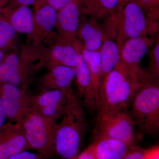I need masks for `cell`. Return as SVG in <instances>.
<instances>
[{
	"mask_svg": "<svg viewBox=\"0 0 159 159\" xmlns=\"http://www.w3.org/2000/svg\"><path fill=\"white\" fill-rule=\"evenodd\" d=\"M30 149L20 123L8 122L0 129V159L11 157Z\"/></svg>",
	"mask_w": 159,
	"mask_h": 159,
	"instance_id": "13",
	"label": "cell"
},
{
	"mask_svg": "<svg viewBox=\"0 0 159 159\" xmlns=\"http://www.w3.org/2000/svg\"><path fill=\"white\" fill-rule=\"evenodd\" d=\"M76 159H96L93 144L90 145L80 154L77 156Z\"/></svg>",
	"mask_w": 159,
	"mask_h": 159,
	"instance_id": "30",
	"label": "cell"
},
{
	"mask_svg": "<svg viewBox=\"0 0 159 159\" xmlns=\"http://www.w3.org/2000/svg\"><path fill=\"white\" fill-rule=\"evenodd\" d=\"M6 114L4 111V109L0 99V129L6 123Z\"/></svg>",
	"mask_w": 159,
	"mask_h": 159,
	"instance_id": "33",
	"label": "cell"
},
{
	"mask_svg": "<svg viewBox=\"0 0 159 159\" xmlns=\"http://www.w3.org/2000/svg\"><path fill=\"white\" fill-rule=\"evenodd\" d=\"M149 50L150 70L147 72L151 78L159 80V38L157 36L153 45Z\"/></svg>",
	"mask_w": 159,
	"mask_h": 159,
	"instance_id": "24",
	"label": "cell"
},
{
	"mask_svg": "<svg viewBox=\"0 0 159 159\" xmlns=\"http://www.w3.org/2000/svg\"><path fill=\"white\" fill-rule=\"evenodd\" d=\"M39 55V48L25 43L19 49L6 54L0 63V83L12 84L28 89Z\"/></svg>",
	"mask_w": 159,
	"mask_h": 159,
	"instance_id": "4",
	"label": "cell"
},
{
	"mask_svg": "<svg viewBox=\"0 0 159 159\" xmlns=\"http://www.w3.org/2000/svg\"><path fill=\"white\" fill-rule=\"evenodd\" d=\"M148 159H159V148L158 145L150 148Z\"/></svg>",
	"mask_w": 159,
	"mask_h": 159,
	"instance_id": "32",
	"label": "cell"
},
{
	"mask_svg": "<svg viewBox=\"0 0 159 159\" xmlns=\"http://www.w3.org/2000/svg\"><path fill=\"white\" fill-rule=\"evenodd\" d=\"M67 103L65 104H59V105L45 107H41L37 109H33L37 111L45 118L55 123H57L62 116Z\"/></svg>",
	"mask_w": 159,
	"mask_h": 159,
	"instance_id": "25",
	"label": "cell"
},
{
	"mask_svg": "<svg viewBox=\"0 0 159 159\" xmlns=\"http://www.w3.org/2000/svg\"><path fill=\"white\" fill-rule=\"evenodd\" d=\"M134 121L125 110L99 111L95 132L97 138L116 139L130 146L136 141Z\"/></svg>",
	"mask_w": 159,
	"mask_h": 159,
	"instance_id": "7",
	"label": "cell"
},
{
	"mask_svg": "<svg viewBox=\"0 0 159 159\" xmlns=\"http://www.w3.org/2000/svg\"><path fill=\"white\" fill-rule=\"evenodd\" d=\"M150 148L142 149L132 147L123 159H148Z\"/></svg>",
	"mask_w": 159,
	"mask_h": 159,
	"instance_id": "28",
	"label": "cell"
},
{
	"mask_svg": "<svg viewBox=\"0 0 159 159\" xmlns=\"http://www.w3.org/2000/svg\"><path fill=\"white\" fill-rule=\"evenodd\" d=\"M82 14L77 0L57 11L55 31L58 38L73 43L78 40L77 33Z\"/></svg>",
	"mask_w": 159,
	"mask_h": 159,
	"instance_id": "12",
	"label": "cell"
},
{
	"mask_svg": "<svg viewBox=\"0 0 159 159\" xmlns=\"http://www.w3.org/2000/svg\"><path fill=\"white\" fill-rule=\"evenodd\" d=\"M83 15L105 19L120 8L119 0H77Z\"/></svg>",
	"mask_w": 159,
	"mask_h": 159,
	"instance_id": "19",
	"label": "cell"
},
{
	"mask_svg": "<svg viewBox=\"0 0 159 159\" xmlns=\"http://www.w3.org/2000/svg\"><path fill=\"white\" fill-rule=\"evenodd\" d=\"M105 38L103 26L99 20L93 17H81L77 40L84 48L89 51H99Z\"/></svg>",
	"mask_w": 159,
	"mask_h": 159,
	"instance_id": "15",
	"label": "cell"
},
{
	"mask_svg": "<svg viewBox=\"0 0 159 159\" xmlns=\"http://www.w3.org/2000/svg\"><path fill=\"white\" fill-rule=\"evenodd\" d=\"M138 4L142 7L148 18L158 21L159 0H139Z\"/></svg>",
	"mask_w": 159,
	"mask_h": 159,
	"instance_id": "26",
	"label": "cell"
},
{
	"mask_svg": "<svg viewBox=\"0 0 159 159\" xmlns=\"http://www.w3.org/2000/svg\"><path fill=\"white\" fill-rule=\"evenodd\" d=\"M158 35L130 39L119 47L121 61L127 66L132 77L141 84L151 79L147 72L141 69L140 64L153 45Z\"/></svg>",
	"mask_w": 159,
	"mask_h": 159,
	"instance_id": "9",
	"label": "cell"
},
{
	"mask_svg": "<svg viewBox=\"0 0 159 159\" xmlns=\"http://www.w3.org/2000/svg\"><path fill=\"white\" fill-rule=\"evenodd\" d=\"M7 4V0H0V15L2 14V10L3 7Z\"/></svg>",
	"mask_w": 159,
	"mask_h": 159,
	"instance_id": "35",
	"label": "cell"
},
{
	"mask_svg": "<svg viewBox=\"0 0 159 159\" xmlns=\"http://www.w3.org/2000/svg\"><path fill=\"white\" fill-rule=\"evenodd\" d=\"M80 53L87 64L90 73L92 85L95 97L99 105V95L102 84V71L100 65L99 51H89L84 48L80 44Z\"/></svg>",
	"mask_w": 159,
	"mask_h": 159,
	"instance_id": "22",
	"label": "cell"
},
{
	"mask_svg": "<svg viewBox=\"0 0 159 159\" xmlns=\"http://www.w3.org/2000/svg\"><path fill=\"white\" fill-rule=\"evenodd\" d=\"M130 113L135 126L147 134L159 131V80L144 82L133 98Z\"/></svg>",
	"mask_w": 159,
	"mask_h": 159,
	"instance_id": "3",
	"label": "cell"
},
{
	"mask_svg": "<svg viewBox=\"0 0 159 159\" xmlns=\"http://www.w3.org/2000/svg\"><path fill=\"white\" fill-rule=\"evenodd\" d=\"M75 1L76 0H37L33 6L34 9L41 6H48L53 7L58 11Z\"/></svg>",
	"mask_w": 159,
	"mask_h": 159,
	"instance_id": "27",
	"label": "cell"
},
{
	"mask_svg": "<svg viewBox=\"0 0 159 159\" xmlns=\"http://www.w3.org/2000/svg\"><path fill=\"white\" fill-rule=\"evenodd\" d=\"M6 54H5L4 52H3L2 51L0 50V63L2 62V61L5 56H6Z\"/></svg>",
	"mask_w": 159,
	"mask_h": 159,
	"instance_id": "36",
	"label": "cell"
},
{
	"mask_svg": "<svg viewBox=\"0 0 159 159\" xmlns=\"http://www.w3.org/2000/svg\"><path fill=\"white\" fill-rule=\"evenodd\" d=\"M87 128V121L83 105L74 92L55 126L54 145L56 154L64 159H76Z\"/></svg>",
	"mask_w": 159,
	"mask_h": 159,
	"instance_id": "1",
	"label": "cell"
},
{
	"mask_svg": "<svg viewBox=\"0 0 159 159\" xmlns=\"http://www.w3.org/2000/svg\"><path fill=\"white\" fill-rule=\"evenodd\" d=\"M80 57L79 42L74 43L60 39L57 35L39 49L36 71L45 68L47 70L56 66L75 68Z\"/></svg>",
	"mask_w": 159,
	"mask_h": 159,
	"instance_id": "8",
	"label": "cell"
},
{
	"mask_svg": "<svg viewBox=\"0 0 159 159\" xmlns=\"http://www.w3.org/2000/svg\"><path fill=\"white\" fill-rule=\"evenodd\" d=\"M93 144L96 159H123L133 147L116 139L106 137L97 138Z\"/></svg>",
	"mask_w": 159,
	"mask_h": 159,
	"instance_id": "18",
	"label": "cell"
},
{
	"mask_svg": "<svg viewBox=\"0 0 159 159\" xmlns=\"http://www.w3.org/2000/svg\"><path fill=\"white\" fill-rule=\"evenodd\" d=\"M75 68L77 97L83 105L91 110H99V103L94 95L90 73L80 52L79 62Z\"/></svg>",
	"mask_w": 159,
	"mask_h": 159,
	"instance_id": "16",
	"label": "cell"
},
{
	"mask_svg": "<svg viewBox=\"0 0 159 159\" xmlns=\"http://www.w3.org/2000/svg\"><path fill=\"white\" fill-rule=\"evenodd\" d=\"M142 84L133 79L121 60L102 80L99 91V111L125 110Z\"/></svg>",
	"mask_w": 159,
	"mask_h": 159,
	"instance_id": "2",
	"label": "cell"
},
{
	"mask_svg": "<svg viewBox=\"0 0 159 159\" xmlns=\"http://www.w3.org/2000/svg\"><path fill=\"white\" fill-rule=\"evenodd\" d=\"M158 21L148 18L139 4L130 2L122 7L116 41L119 47L125 40L157 36Z\"/></svg>",
	"mask_w": 159,
	"mask_h": 159,
	"instance_id": "6",
	"label": "cell"
},
{
	"mask_svg": "<svg viewBox=\"0 0 159 159\" xmlns=\"http://www.w3.org/2000/svg\"><path fill=\"white\" fill-rule=\"evenodd\" d=\"M19 33L2 15H0V50L7 54L21 47Z\"/></svg>",
	"mask_w": 159,
	"mask_h": 159,
	"instance_id": "23",
	"label": "cell"
},
{
	"mask_svg": "<svg viewBox=\"0 0 159 159\" xmlns=\"http://www.w3.org/2000/svg\"><path fill=\"white\" fill-rule=\"evenodd\" d=\"M37 0H7L6 6H26L33 5Z\"/></svg>",
	"mask_w": 159,
	"mask_h": 159,
	"instance_id": "31",
	"label": "cell"
},
{
	"mask_svg": "<svg viewBox=\"0 0 159 159\" xmlns=\"http://www.w3.org/2000/svg\"><path fill=\"white\" fill-rule=\"evenodd\" d=\"M0 99L9 122L20 124L31 108L27 90L9 83H0Z\"/></svg>",
	"mask_w": 159,
	"mask_h": 159,
	"instance_id": "10",
	"label": "cell"
},
{
	"mask_svg": "<svg viewBox=\"0 0 159 159\" xmlns=\"http://www.w3.org/2000/svg\"><path fill=\"white\" fill-rule=\"evenodd\" d=\"M2 15L19 34L31 33L34 19V12L29 6H6L3 7Z\"/></svg>",
	"mask_w": 159,
	"mask_h": 159,
	"instance_id": "17",
	"label": "cell"
},
{
	"mask_svg": "<svg viewBox=\"0 0 159 159\" xmlns=\"http://www.w3.org/2000/svg\"><path fill=\"white\" fill-rule=\"evenodd\" d=\"M33 26L26 43L39 49L57 34L55 31L57 11L48 6L34 9Z\"/></svg>",
	"mask_w": 159,
	"mask_h": 159,
	"instance_id": "11",
	"label": "cell"
},
{
	"mask_svg": "<svg viewBox=\"0 0 159 159\" xmlns=\"http://www.w3.org/2000/svg\"><path fill=\"white\" fill-rule=\"evenodd\" d=\"M130 2H135L138 3L139 0H119V4L120 7H123L125 5Z\"/></svg>",
	"mask_w": 159,
	"mask_h": 159,
	"instance_id": "34",
	"label": "cell"
},
{
	"mask_svg": "<svg viewBox=\"0 0 159 159\" xmlns=\"http://www.w3.org/2000/svg\"><path fill=\"white\" fill-rule=\"evenodd\" d=\"M99 54L102 83L104 77L121 61L120 48L117 41L106 37L99 50Z\"/></svg>",
	"mask_w": 159,
	"mask_h": 159,
	"instance_id": "20",
	"label": "cell"
},
{
	"mask_svg": "<svg viewBox=\"0 0 159 159\" xmlns=\"http://www.w3.org/2000/svg\"><path fill=\"white\" fill-rule=\"evenodd\" d=\"M55 122L31 108L20 124L30 149L50 159L56 154L54 145Z\"/></svg>",
	"mask_w": 159,
	"mask_h": 159,
	"instance_id": "5",
	"label": "cell"
},
{
	"mask_svg": "<svg viewBox=\"0 0 159 159\" xmlns=\"http://www.w3.org/2000/svg\"><path fill=\"white\" fill-rule=\"evenodd\" d=\"M73 92V90H48L31 95V108L37 109L45 107L66 104Z\"/></svg>",
	"mask_w": 159,
	"mask_h": 159,
	"instance_id": "21",
	"label": "cell"
},
{
	"mask_svg": "<svg viewBox=\"0 0 159 159\" xmlns=\"http://www.w3.org/2000/svg\"><path fill=\"white\" fill-rule=\"evenodd\" d=\"M9 159H49L37 152H33L28 150L22 152L9 158Z\"/></svg>",
	"mask_w": 159,
	"mask_h": 159,
	"instance_id": "29",
	"label": "cell"
},
{
	"mask_svg": "<svg viewBox=\"0 0 159 159\" xmlns=\"http://www.w3.org/2000/svg\"><path fill=\"white\" fill-rule=\"evenodd\" d=\"M37 80L41 91L48 90H73L72 85L75 81V68L67 66H56L48 69Z\"/></svg>",
	"mask_w": 159,
	"mask_h": 159,
	"instance_id": "14",
	"label": "cell"
}]
</instances>
